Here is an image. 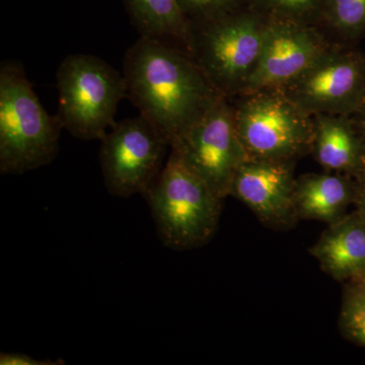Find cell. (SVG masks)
Listing matches in <instances>:
<instances>
[{"mask_svg":"<svg viewBox=\"0 0 365 365\" xmlns=\"http://www.w3.org/2000/svg\"><path fill=\"white\" fill-rule=\"evenodd\" d=\"M127 98L170 145L223 97L184 50L140 37L125 54Z\"/></svg>","mask_w":365,"mask_h":365,"instance_id":"obj_1","label":"cell"},{"mask_svg":"<svg viewBox=\"0 0 365 365\" xmlns=\"http://www.w3.org/2000/svg\"><path fill=\"white\" fill-rule=\"evenodd\" d=\"M62 125L48 114L23 66H0V173L21 175L49 165L59 150Z\"/></svg>","mask_w":365,"mask_h":365,"instance_id":"obj_2","label":"cell"},{"mask_svg":"<svg viewBox=\"0 0 365 365\" xmlns=\"http://www.w3.org/2000/svg\"><path fill=\"white\" fill-rule=\"evenodd\" d=\"M143 196L160 241L176 251L199 248L210 241L217 230L225 200L173 150Z\"/></svg>","mask_w":365,"mask_h":365,"instance_id":"obj_3","label":"cell"},{"mask_svg":"<svg viewBox=\"0 0 365 365\" xmlns=\"http://www.w3.org/2000/svg\"><path fill=\"white\" fill-rule=\"evenodd\" d=\"M268 20L250 4L194 24L193 58L223 97L244 93L260 58Z\"/></svg>","mask_w":365,"mask_h":365,"instance_id":"obj_4","label":"cell"},{"mask_svg":"<svg viewBox=\"0 0 365 365\" xmlns=\"http://www.w3.org/2000/svg\"><path fill=\"white\" fill-rule=\"evenodd\" d=\"M58 117L62 128L76 138L101 140L116 124L118 106L127 98L123 74L103 59L71 54L56 74Z\"/></svg>","mask_w":365,"mask_h":365,"instance_id":"obj_5","label":"cell"},{"mask_svg":"<svg viewBox=\"0 0 365 365\" xmlns=\"http://www.w3.org/2000/svg\"><path fill=\"white\" fill-rule=\"evenodd\" d=\"M248 158L297 160L312 151L314 118L278 88L230 98Z\"/></svg>","mask_w":365,"mask_h":365,"instance_id":"obj_6","label":"cell"},{"mask_svg":"<svg viewBox=\"0 0 365 365\" xmlns=\"http://www.w3.org/2000/svg\"><path fill=\"white\" fill-rule=\"evenodd\" d=\"M170 150L220 198L230 196L237 170L248 160L230 98L220 97L175 139Z\"/></svg>","mask_w":365,"mask_h":365,"instance_id":"obj_7","label":"cell"},{"mask_svg":"<svg viewBox=\"0 0 365 365\" xmlns=\"http://www.w3.org/2000/svg\"><path fill=\"white\" fill-rule=\"evenodd\" d=\"M278 90L311 116H354L365 109V56L349 45L333 43Z\"/></svg>","mask_w":365,"mask_h":365,"instance_id":"obj_8","label":"cell"},{"mask_svg":"<svg viewBox=\"0 0 365 365\" xmlns=\"http://www.w3.org/2000/svg\"><path fill=\"white\" fill-rule=\"evenodd\" d=\"M170 144L143 117L118 122L101 139L105 186L120 198L144 195L162 172Z\"/></svg>","mask_w":365,"mask_h":365,"instance_id":"obj_9","label":"cell"},{"mask_svg":"<svg viewBox=\"0 0 365 365\" xmlns=\"http://www.w3.org/2000/svg\"><path fill=\"white\" fill-rule=\"evenodd\" d=\"M332 44L314 24L269 18L260 58L242 95L282 88Z\"/></svg>","mask_w":365,"mask_h":365,"instance_id":"obj_10","label":"cell"},{"mask_svg":"<svg viewBox=\"0 0 365 365\" xmlns=\"http://www.w3.org/2000/svg\"><path fill=\"white\" fill-rule=\"evenodd\" d=\"M294 163L248 158L235 175L230 196L242 201L263 225L292 228L299 220L294 204Z\"/></svg>","mask_w":365,"mask_h":365,"instance_id":"obj_11","label":"cell"},{"mask_svg":"<svg viewBox=\"0 0 365 365\" xmlns=\"http://www.w3.org/2000/svg\"><path fill=\"white\" fill-rule=\"evenodd\" d=\"M312 151L326 172L359 176L365 169V139L354 116L314 115Z\"/></svg>","mask_w":365,"mask_h":365,"instance_id":"obj_12","label":"cell"},{"mask_svg":"<svg viewBox=\"0 0 365 365\" xmlns=\"http://www.w3.org/2000/svg\"><path fill=\"white\" fill-rule=\"evenodd\" d=\"M324 272L337 281L365 279V222L357 211L329 225L309 250Z\"/></svg>","mask_w":365,"mask_h":365,"instance_id":"obj_13","label":"cell"},{"mask_svg":"<svg viewBox=\"0 0 365 365\" xmlns=\"http://www.w3.org/2000/svg\"><path fill=\"white\" fill-rule=\"evenodd\" d=\"M356 199V182L338 173L307 174L295 180L294 204L299 220L334 223Z\"/></svg>","mask_w":365,"mask_h":365,"instance_id":"obj_14","label":"cell"},{"mask_svg":"<svg viewBox=\"0 0 365 365\" xmlns=\"http://www.w3.org/2000/svg\"><path fill=\"white\" fill-rule=\"evenodd\" d=\"M140 37L180 48L193 57L194 26L179 0H124Z\"/></svg>","mask_w":365,"mask_h":365,"instance_id":"obj_15","label":"cell"},{"mask_svg":"<svg viewBox=\"0 0 365 365\" xmlns=\"http://www.w3.org/2000/svg\"><path fill=\"white\" fill-rule=\"evenodd\" d=\"M317 26L333 43L348 45L365 32V0H325Z\"/></svg>","mask_w":365,"mask_h":365,"instance_id":"obj_16","label":"cell"},{"mask_svg":"<svg viewBox=\"0 0 365 365\" xmlns=\"http://www.w3.org/2000/svg\"><path fill=\"white\" fill-rule=\"evenodd\" d=\"M341 332L348 340L365 346V281H352L343 295Z\"/></svg>","mask_w":365,"mask_h":365,"instance_id":"obj_17","label":"cell"},{"mask_svg":"<svg viewBox=\"0 0 365 365\" xmlns=\"http://www.w3.org/2000/svg\"><path fill=\"white\" fill-rule=\"evenodd\" d=\"M325 0H249L269 18L304 21L317 25Z\"/></svg>","mask_w":365,"mask_h":365,"instance_id":"obj_18","label":"cell"},{"mask_svg":"<svg viewBox=\"0 0 365 365\" xmlns=\"http://www.w3.org/2000/svg\"><path fill=\"white\" fill-rule=\"evenodd\" d=\"M192 23L210 20L242 6L249 0H179Z\"/></svg>","mask_w":365,"mask_h":365,"instance_id":"obj_19","label":"cell"},{"mask_svg":"<svg viewBox=\"0 0 365 365\" xmlns=\"http://www.w3.org/2000/svg\"><path fill=\"white\" fill-rule=\"evenodd\" d=\"M62 362L53 360H38L21 353H1L0 364L1 365H55Z\"/></svg>","mask_w":365,"mask_h":365,"instance_id":"obj_20","label":"cell"},{"mask_svg":"<svg viewBox=\"0 0 365 365\" xmlns=\"http://www.w3.org/2000/svg\"><path fill=\"white\" fill-rule=\"evenodd\" d=\"M356 211L365 222V169L356 177Z\"/></svg>","mask_w":365,"mask_h":365,"instance_id":"obj_21","label":"cell"},{"mask_svg":"<svg viewBox=\"0 0 365 365\" xmlns=\"http://www.w3.org/2000/svg\"><path fill=\"white\" fill-rule=\"evenodd\" d=\"M356 123L359 125L360 131L364 134L365 139V111L359 113V114L354 115Z\"/></svg>","mask_w":365,"mask_h":365,"instance_id":"obj_22","label":"cell"},{"mask_svg":"<svg viewBox=\"0 0 365 365\" xmlns=\"http://www.w3.org/2000/svg\"><path fill=\"white\" fill-rule=\"evenodd\" d=\"M365 281V279H364Z\"/></svg>","mask_w":365,"mask_h":365,"instance_id":"obj_23","label":"cell"},{"mask_svg":"<svg viewBox=\"0 0 365 365\" xmlns=\"http://www.w3.org/2000/svg\"><path fill=\"white\" fill-rule=\"evenodd\" d=\"M364 111H365V109H364Z\"/></svg>","mask_w":365,"mask_h":365,"instance_id":"obj_24","label":"cell"}]
</instances>
